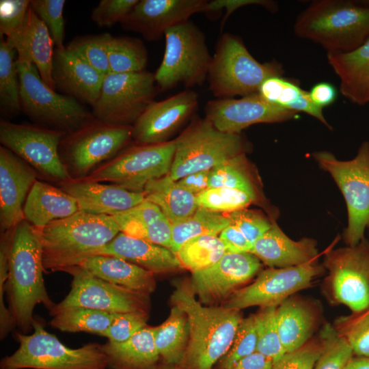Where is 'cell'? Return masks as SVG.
<instances>
[{
    "label": "cell",
    "instance_id": "43",
    "mask_svg": "<svg viewBox=\"0 0 369 369\" xmlns=\"http://www.w3.org/2000/svg\"><path fill=\"white\" fill-rule=\"evenodd\" d=\"M318 338L320 353L313 369H344L355 355L348 341L329 323L323 326Z\"/></svg>",
    "mask_w": 369,
    "mask_h": 369
},
{
    "label": "cell",
    "instance_id": "1",
    "mask_svg": "<svg viewBox=\"0 0 369 369\" xmlns=\"http://www.w3.org/2000/svg\"><path fill=\"white\" fill-rule=\"evenodd\" d=\"M5 284L10 311L15 326L27 333L33 329V312L38 304L50 312L55 303L45 287L40 230L25 219L13 230Z\"/></svg>",
    "mask_w": 369,
    "mask_h": 369
},
{
    "label": "cell",
    "instance_id": "15",
    "mask_svg": "<svg viewBox=\"0 0 369 369\" xmlns=\"http://www.w3.org/2000/svg\"><path fill=\"white\" fill-rule=\"evenodd\" d=\"M66 133L59 130L29 124H16L1 119L0 142L20 157L38 174L57 182L72 178L59 153Z\"/></svg>",
    "mask_w": 369,
    "mask_h": 369
},
{
    "label": "cell",
    "instance_id": "25",
    "mask_svg": "<svg viewBox=\"0 0 369 369\" xmlns=\"http://www.w3.org/2000/svg\"><path fill=\"white\" fill-rule=\"evenodd\" d=\"M272 268L302 265L317 260V242L311 238L294 241L273 221L271 228L253 245L250 251Z\"/></svg>",
    "mask_w": 369,
    "mask_h": 369
},
{
    "label": "cell",
    "instance_id": "12",
    "mask_svg": "<svg viewBox=\"0 0 369 369\" xmlns=\"http://www.w3.org/2000/svg\"><path fill=\"white\" fill-rule=\"evenodd\" d=\"M176 150V140L158 144L128 147L101 165L88 180L108 182L134 192H143L147 184L169 174Z\"/></svg>",
    "mask_w": 369,
    "mask_h": 369
},
{
    "label": "cell",
    "instance_id": "63",
    "mask_svg": "<svg viewBox=\"0 0 369 369\" xmlns=\"http://www.w3.org/2000/svg\"><path fill=\"white\" fill-rule=\"evenodd\" d=\"M362 5L369 7V0H357Z\"/></svg>",
    "mask_w": 369,
    "mask_h": 369
},
{
    "label": "cell",
    "instance_id": "30",
    "mask_svg": "<svg viewBox=\"0 0 369 369\" xmlns=\"http://www.w3.org/2000/svg\"><path fill=\"white\" fill-rule=\"evenodd\" d=\"M78 266L107 282L143 295L148 296L155 289L154 273L118 257L94 255Z\"/></svg>",
    "mask_w": 369,
    "mask_h": 369
},
{
    "label": "cell",
    "instance_id": "45",
    "mask_svg": "<svg viewBox=\"0 0 369 369\" xmlns=\"http://www.w3.org/2000/svg\"><path fill=\"white\" fill-rule=\"evenodd\" d=\"M276 306L265 307L256 314V351L275 364L286 353L280 340L276 321Z\"/></svg>",
    "mask_w": 369,
    "mask_h": 369
},
{
    "label": "cell",
    "instance_id": "24",
    "mask_svg": "<svg viewBox=\"0 0 369 369\" xmlns=\"http://www.w3.org/2000/svg\"><path fill=\"white\" fill-rule=\"evenodd\" d=\"M77 201L79 210L95 215H114L129 210L145 200L143 192L102 184L87 178H70L59 183Z\"/></svg>",
    "mask_w": 369,
    "mask_h": 369
},
{
    "label": "cell",
    "instance_id": "38",
    "mask_svg": "<svg viewBox=\"0 0 369 369\" xmlns=\"http://www.w3.org/2000/svg\"><path fill=\"white\" fill-rule=\"evenodd\" d=\"M230 223L228 216L198 207L189 217L172 223V246L174 254L187 241L199 236H217Z\"/></svg>",
    "mask_w": 369,
    "mask_h": 369
},
{
    "label": "cell",
    "instance_id": "35",
    "mask_svg": "<svg viewBox=\"0 0 369 369\" xmlns=\"http://www.w3.org/2000/svg\"><path fill=\"white\" fill-rule=\"evenodd\" d=\"M144 193L145 200L156 205L172 224L189 217L198 208L196 196L167 175L148 182Z\"/></svg>",
    "mask_w": 369,
    "mask_h": 369
},
{
    "label": "cell",
    "instance_id": "46",
    "mask_svg": "<svg viewBox=\"0 0 369 369\" xmlns=\"http://www.w3.org/2000/svg\"><path fill=\"white\" fill-rule=\"evenodd\" d=\"M111 37L108 33L77 37L66 48L107 75L109 73L108 49Z\"/></svg>",
    "mask_w": 369,
    "mask_h": 369
},
{
    "label": "cell",
    "instance_id": "31",
    "mask_svg": "<svg viewBox=\"0 0 369 369\" xmlns=\"http://www.w3.org/2000/svg\"><path fill=\"white\" fill-rule=\"evenodd\" d=\"M111 217L120 232L171 250L172 224L154 204L144 200L135 207Z\"/></svg>",
    "mask_w": 369,
    "mask_h": 369
},
{
    "label": "cell",
    "instance_id": "8",
    "mask_svg": "<svg viewBox=\"0 0 369 369\" xmlns=\"http://www.w3.org/2000/svg\"><path fill=\"white\" fill-rule=\"evenodd\" d=\"M175 140L174 160L167 174L174 181L245 154L248 146L240 133L220 131L206 118L193 122Z\"/></svg>",
    "mask_w": 369,
    "mask_h": 369
},
{
    "label": "cell",
    "instance_id": "62",
    "mask_svg": "<svg viewBox=\"0 0 369 369\" xmlns=\"http://www.w3.org/2000/svg\"><path fill=\"white\" fill-rule=\"evenodd\" d=\"M154 369H182L180 366L169 365L164 362L158 364Z\"/></svg>",
    "mask_w": 369,
    "mask_h": 369
},
{
    "label": "cell",
    "instance_id": "49",
    "mask_svg": "<svg viewBox=\"0 0 369 369\" xmlns=\"http://www.w3.org/2000/svg\"><path fill=\"white\" fill-rule=\"evenodd\" d=\"M64 0H31L30 7L50 31L55 48L64 47L65 22Z\"/></svg>",
    "mask_w": 369,
    "mask_h": 369
},
{
    "label": "cell",
    "instance_id": "48",
    "mask_svg": "<svg viewBox=\"0 0 369 369\" xmlns=\"http://www.w3.org/2000/svg\"><path fill=\"white\" fill-rule=\"evenodd\" d=\"M256 315L243 318L231 347L220 359L219 369H229L239 359L254 353L257 348Z\"/></svg>",
    "mask_w": 369,
    "mask_h": 369
},
{
    "label": "cell",
    "instance_id": "52",
    "mask_svg": "<svg viewBox=\"0 0 369 369\" xmlns=\"http://www.w3.org/2000/svg\"><path fill=\"white\" fill-rule=\"evenodd\" d=\"M147 312H133L118 314L115 318L100 336L109 341L122 342L147 326Z\"/></svg>",
    "mask_w": 369,
    "mask_h": 369
},
{
    "label": "cell",
    "instance_id": "59",
    "mask_svg": "<svg viewBox=\"0 0 369 369\" xmlns=\"http://www.w3.org/2000/svg\"><path fill=\"white\" fill-rule=\"evenodd\" d=\"M209 172L204 170L192 173L176 180V182L196 196L208 188Z\"/></svg>",
    "mask_w": 369,
    "mask_h": 369
},
{
    "label": "cell",
    "instance_id": "39",
    "mask_svg": "<svg viewBox=\"0 0 369 369\" xmlns=\"http://www.w3.org/2000/svg\"><path fill=\"white\" fill-rule=\"evenodd\" d=\"M109 73L146 70L148 53L143 42L135 38L111 36L108 49Z\"/></svg>",
    "mask_w": 369,
    "mask_h": 369
},
{
    "label": "cell",
    "instance_id": "5",
    "mask_svg": "<svg viewBox=\"0 0 369 369\" xmlns=\"http://www.w3.org/2000/svg\"><path fill=\"white\" fill-rule=\"evenodd\" d=\"M279 63H260L249 52L243 40L231 33L218 40L208 73L209 90L219 98L256 94L268 78L282 76Z\"/></svg>",
    "mask_w": 369,
    "mask_h": 369
},
{
    "label": "cell",
    "instance_id": "10",
    "mask_svg": "<svg viewBox=\"0 0 369 369\" xmlns=\"http://www.w3.org/2000/svg\"><path fill=\"white\" fill-rule=\"evenodd\" d=\"M164 37V55L154 73L158 88L202 85L208 77L213 57L203 32L188 20L169 29Z\"/></svg>",
    "mask_w": 369,
    "mask_h": 369
},
{
    "label": "cell",
    "instance_id": "3",
    "mask_svg": "<svg viewBox=\"0 0 369 369\" xmlns=\"http://www.w3.org/2000/svg\"><path fill=\"white\" fill-rule=\"evenodd\" d=\"M293 31L327 53L350 52L369 38V7L357 0H314L298 15Z\"/></svg>",
    "mask_w": 369,
    "mask_h": 369
},
{
    "label": "cell",
    "instance_id": "41",
    "mask_svg": "<svg viewBox=\"0 0 369 369\" xmlns=\"http://www.w3.org/2000/svg\"><path fill=\"white\" fill-rule=\"evenodd\" d=\"M226 253L219 236L204 235L189 239L175 254L182 267L193 273L212 266Z\"/></svg>",
    "mask_w": 369,
    "mask_h": 369
},
{
    "label": "cell",
    "instance_id": "60",
    "mask_svg": "<svg viewBox=\"0 0 369 369\" xmlns=\"http://www.w3.org/2000/svg\"><path fill=\"white\" fill-rule=\"evenodd\" d=\"M273 362L256 351L236 361L229 369H272Z\"/></svg>",
    "mask_w": 369,
    "mask_h": 369
},
{
    "label": "cell",
    "instance_id": "11",
    "mask_svg": "<svg viewBox=\"0 0 369 369\" xmlns=\"http://www.w3.org/2000/svg\"><path fill=\"white\" fill-rule=\"evenodd\" d=\"M132 126L109 124L95 118L66 133L59 147L72 178H83L115 157L133 139Z\"/></svg>",
    "mask_w": 369,
    "mask_h": 369
},
{
    "label": "cell",
    "instance_id": "47",
    "mask_svg": "<svg viewBox=\"0 0 369 369\" xmlns=\"http://www.w3.org/2000/svg\"><path fill=\"white\" fill-rule=\"evenodd\" d=\"M333 325L348 341L355 355L369 356V306L338 318Z\"/></svg>",
    "mask_w": 369,
    "mask_h": 369
},
{
    "label": "cell",
    "instance_id": "18",
    "mask_svg": "<svg viewBox=\"0 0 369 369\" xmlns=\"http://www.w3.org/2000/svg\"><path fill=\"white\" fill-rule=\"evenodd\" d=\"M261 266V261L251 252L226 253L212 266L192 273L189 285L200 303H216L249 282Z\"/></svg>",
    "mask_w": 369,
    "mask_h": 369
},
{
    "label": "cell",
    "instance_id": "44",
    "mask_svg": "<svg viewBox=\"0 0 369 369\" xmlns=\"http://www.w3.org/2000/svg\"><path fill=\"white\" fill-rule=\"evenodd\" d=\"M258 199L259 197L247 192L225 187L208 188L196 195L198 207L228 213L246 208Z\"/></svg>",
    "mask_w": 369,
    "mask_h": 369
},
{
    "label": "cell",
    "instance_id": "16",
    "mask_svg": "<svg viewBox=\"0 0 369 369\" xmlns=\"http://www.w3.org/2000/svg\"><path fill=\"white\" fill-rule=\"evenodd\" d=\"M325 271L317 260L286 268H272L260 272L251 284L236 290L223 307L240 311L252 306L277 307L297 292L309 288Z\"/></svg>",
    "mask_w": 369,
    "mask_h": 369
},
{
    "label": "cell",
    "instance_id": "26",
    "mask_svg": "<svg viewBox=\"0 0 369 369\" xmlns=\"http://www.w3.org/2000/svg\"><path fill=\"white\" fill-rule=\"evenodd\" d=\"M321 314L316 302L295 295L277 307L278 333L286 353L300 348L312 338L320 325Z\"/></svg>",
    "mask_w": 369,
    "mask_h": 369
},
{
    "label": "cell",
    "instance_id": "13",
    "mask_svg": "<svg viewBox=\"0 0 369 369\" xmlns=\"http://www.w3.org/2000/svg\"><path fill=\"white\" fill-rule=\"evenodd\" d=\"M327 275L324 289L329 299L351 312L369 306V241L329 250L323 264Z\"/></svg>",
    "mask_w": 369,
    "mask_h": 369
},
{
    "label": "cell",
    "instance_id": "51",
    "mask_svg": "<svg viewBox=\"0 0 369 369\" xmlns=\"http://www.w3.org/2000/svg\"><path fill=\"white\" fill-rule=\"evenodd\" d=\"M227 216L230 223L234 225L252 245L271 228L273 222L260 213L247 208L229 213Z\"/></svg>",
    "mask_w": 369,
    "mask_h": 369
},
{
    "label": "cell",
    "instance_id": "40",
    "mask_svg": "<svg viewBox=\"0 0 369 369\" xmlns=\"http://www.w3.org/2000/svg\"><path fill=\"white\" fill-rule=\"evenodd\" d=\"M257 184L245 154L216 166L209 172L208 188H230L259 197Z\"/></svg>",
    "mask_w": 369,
    "mask_h": 369
},
{
    "label": "cell",
    "instance_id": "14",
    "mask_svg": "<svg viewBox=\"0 0 369 369\" xmlns=\"http://www.w3.org/2000/svg\"><path fill=\"white\" fill-rule=\"evenodd\" d=\"M158 88L154 73H109L92 107L94 117L109 124L133 126L153 102Z\"/></svg>",
    "mask_w": 369,
    "mask_h": 369
},
{
    "label": "cell",
    "instance_id": "53",
    "mask_svg": "<svg viewBox=\"0 0 369 369\" xmlns=\"http://www.w3.org/2000/svg\"><path fill=\"white\" fill-rule=\"evenodd\" d=\"M139 0H101L93 9L92 20L100 27H110L121 22Z\"/></svg>",
    "mask_w": 369,
    "mask_h": 369
},
{
    "label": "cell",
    "instance_id": "20",
    "mask_svg": "<svg viewBox=\"0 0 369 369\" xmlns=\"http://www.w3.org/2000/svg\"><path fill=\"white\" fill-rule=\"evenodd\" d=\"M205 0H139L121 22L122 27L146 40H159L170 28L189 20L198 12L207 13Z\"/></svg>",
    "mask_w": 369,
    "mask_h": 369
},
{
    "label": "cell",
    "instance_id": "57",
    "mask_svg": "<svg viewBox=\"0 0 369 369\" xmlns=\"http://www.w3.org/2000/svg\"><path fill=\"white\" fill-rule=\"evenodd\" d=\"M219 237L224 245L226 253L250 252L253 247L247 238L231 223L221 231Z\"/></svg>",
    "mask_w": 369,
    "mask_h": 369
},
{
    "label": "cell",
    "instance_id": "17",
    "mask_svg": "<svg viewBox=\"0 0 369 369\" xmlns=\"http://www.w3.org/2000/svg\"><path fill=\"white\" fill-rule=\"evenodd\" d=\"M62 271L72 277L71 288L50 313L71 306L115 314L147 312L148 296L107 282L78 265L66 268Z\"/></svg>",
    "mask_w": 369,
    "mask_h": 369
},
{
    "label": "cell",
    "instance_id": "19",
    "mask_svg": "<svg viewBox=\"0 0 369 369\" xmlns=\"http://www.w3.org/2000/svg\"><path fill=\"white\" fill-rule=\"evenodd\" d=\"M205 118L220 131L239 134L253 124L290 120L297 113L271 104L256 93L240 98L210 100L205 105Z\"/></svg>",
    "mask_w": 369,
    "mask_h": 369
},
{
    "label": "cell",
    "instance_id": "7",
    "mask_svg": "<svg viewBox=\"0 0 369 369\" xmlns=\"http://www.w3.org/2000/svg\"><path fill=\"white\" fill-rule=\"evenodd\" d=\"M17 54L21 109L31 119L69 133L94 118L82 103L49 87L25 52Z\"/></svg>",
    "mask_w": 369,
    "mask_h": 369
},
{
    "label": "cell",
    "instance_id": "2",
    "mask_svg": "<svg viewBox=\"0 0 369 369\" xmlns=\"http://www.w3.org/2000/svg\"><path fill=\"white\" fill-rule=\"evenodd\" d=\"M171 300L186 314L189 323L188 346L180 367L213 369L232 346L243 319L240 311L204 306L184 284L176 285Z\"/></svg>",
    "mask_w": 369,
    "mask_h": 369
},
{
    "label": "cell",
    "instance_id": "6",
    "mask_svg": "<svg viewBox=\"0 0 369 369\" xmlns=\"http://www.w3.org/2000/svg\"><path fill=\"white\" fill-rule=\"evenodd\" d=\"M30 335L16 333L19 346L0 362V369H105L107 361L101 344L88 343L71 348L34 319Z\"/></svg>",
    "mask_w": 369,
    "mask_h": 369
},
{
    "label": "cell",
    "instance_id": "55",
    "mask_svg": "<svg viewBox=\"0 0 369 369\" xmlns=\"http://www.w3.org/2000/svg\"><path fill=\"white\" fill-rule=\"evenodd\" d=\"M9 251L6 247L0 248V336L4 339L15 326L12 316L5 306L3 299L5 284L8 277Z\"/></svg>",
    "mask_w": 369,
    "mask_h": 369
},
{
    "label": "cell",
    "instance_id": "58",
    "mask_svg": "<svg viewBox=\"0 0 369 369\" xmlns=\"http://www.w3.org/2000/svg\"><path fill=\"white\" fill-rule=\"evenodd\" d=\"M309 94L313 103L323 109L336 100L338 93L333 85L327 82H320L312 86L309 91Z\"/></svg>",
    "mask_w": 369,
    "mask_h": 369
},
{
    "label": "cell",
    "instance_id": "29",
    "mask_svg": "<svg viewBox=\"0 0 369 369\" xmlns=\"http://www.w3.org/2000/svg\"><path fill=\"white\" fill-rule=\"evenodd\" d=\"M79 210L75 199L63 190L36 180L25 202L24 218L38 230Z\"/></svg>",
    "mask_w": 369,
    "mask_h": 369
},
{
    "label": "cell",
    "instance_id": "54",
    "mask_svg": "<svg viewBox=\"0 0 369 369\" xmlns=\"http://www.w3.org/2000/svg\"><path fill=\"white\" fill-rule=\"evenodd\" d=\"M318 337L312 338L300 348L286 353L272 369H313L320 353Z\"/></svg>",
    "mask_w": 369,
    "mask_h": 369
},
{
    "label": "cell",
    "instance_id": "34",
    "mask_svg": "<svg viewBox=\"0 0 369 369\" xmlns=\"http://www.w3.org/2000/svg\"><path fill=\"white\" fill-rule=\"evenodd\" d=\"M258 93L271 104L296 113H305L331 129L324 116L323 109L315 105L309 92L292 80L282 76L269 77L262 83Z\"/></svg>",
    "mask_w": 369,
    "mask_h": 369
},
{
    "label": "cell",
    "instance_id": "37",
    "mask_svg": "<svg viewBox=\"0 0 369 369\" xmlns=\"http://www.w3.org/2000/svg\"><path fill=\"white\" fill-rule=\"evenodd\" d=\"M51 327L61 331L86 332L101 335L113 323L118 314L91 308L71 306L50 313Z\"/></svg>",
    "mask_w": 369,
    "mask_h": 369
},
{
    "label": "cell",
    "instance_id": "36",
    "mask_svg": "<svg viewBox=\"0 0 369 369\" xmlns=\"http://www.w3.org/2000/svg\"><path fill=\"white\" fill-rule=\"evenodd\" d=\"M189 338L187 316L174 305L167 318L156 327L155 333L156 347L163 362L180 366L186 355Z\"/></svg>",
    "mask_w": 369,
    "mask_h": 369
},
{
    "label": "cell",
    "instance_id": "27",
    "mask_svg": "<svg viewBox=\"0 0 369 369\" xmlns=\"http://www.w3.org/2000/svg\"><path fill=\"white\" fill-rule=\"evenodd\" d=\"M109 255L122 258L152 273L179 270L182 267L170 249L120 232L92 255Z\"/></svg>",
    "mask_w": 369,
    "mask_h": 369
},
{
    "label": "cell",
    "instance_id": "23",
    "mask_svg": "<svg viewBox=\"0 0 369 369\" xmlns=\"http://www.w3.org/2000/svg\"><path fill=\"white\" fill-rule=\"evenodd\" d=\"M106 75L68 50L55 48L52 79L56 91L92 107L97 101Z\"/></svg>",
    "mask_w": 369,
    "mask_h": 369
},
{
    "label": "cell",
    "instance_id": "61",
    "mask_svg": "<svg viewBox=\"0 0 369 369\" xmlns=\"http://www.w3.org/2000/svg\"><path fill=\"white\" fill-rule=\"evenodd\" d=\"M344 369H369V356L354 355Z\"/></svg>",
    "mask_w": 369,
    "mask_h": 369
},
{
    "label": "cell",
    "instance_id": "21",
    "mask_svg": "<svg viewBox=\"0 0 369 369\" xmlns=\"http://www.w3.org/2000/svg\"><path fill=\"white\" fill-rule=\"evenodd\" d=\"M197 94L184 90L161 101H153L132 126L137 144L164 143L197 107Z\"/></svg>",
    "mask_w": 369,
    "mask_h": 369
},
{
    "label": "cell",
    "instance_id": "42",
    "mask_svg": "<svg viewBox=\"0 0 369 369\" xmlns=\"http://www.w3.org/2000/svg\"><path fill=\"white\" fill-rule=\"evenodd\" d=\"M16 50L6 39L0 42V104L8 113L22 111L20 83L15 55Z\"/></svg>",
    "mask_w": 369,
    "mask_h": 369
},
{
    "label": "cell",
    "instance_id": "4",
    "mask_svg": "<svg viewBox=\"0 0 369 369\" xmlns=\"http://www.w3.org/2000/svg\"><path fill=\"white\" fill-rule=\"evenodd\" d=\"M39 230L44 273L78 265L120 232L111 216L81 210Z\"/></svg>",
    "mask_w": 369,
    "mask_h": 369
},
{
    "label": "cell",
    "instance_id": "28",
    "mask_svg": "<svg viewBox=\"0 0 369 369\" xmlns=\"http://www.w3.org/2000/svg\"><path fill=\"white\" fill-rule=\"evenodd\" d=\"M327 62L339 77L340 92L351 102H369V38L347 53H327Z\"/></svg>",
    "mask_w": 369,
    "mask_h": 369
},
{
    "label": "cell",
    "instance_id": "50",
    "mask_svg": "<svg viewBox=\"0 0 369 369\" xmlns=\"http://www.w3.org/2000/svg\"><path fill=\"white\" fill-rule=\"evenodd\" d=\"M29 0L0 1V33L6 39L12 40L20 32L28 9Z\"/></svg>",
    "mask_w": 369,
    "mask_h": 369
},
{
    "label": "cell",
    "instance_id": "9",
    "mask_svg": "<svg viewBox=\"0 0 369 369\" xmlns=\"http://www.w3.org/2000/svg\"><path fill=\"white\" fill-rule=\"evenodd\" d=\"M312 156L342 193L348 213L343 239L346 245H355L369 227V141L362 142L351 160H339L326 150L314 152Z\"/></svg>",
    "mask_w": 369,
    "mask_h": 369
},
{
    "label": "cell",
    "instance_id": "33",
    "mask_svg": "<svg viewBox=\"0 0 369 369\" xmlns=\"http://www.w3.org/2000/svg\"><path fill=\"white\" fill-rule=\"evenodd\" d=\"M8 40L16 52L24 51L29 55L43 81L55 90L52 79L55 43L47 27L30 5L20 32L15 39Z\"/></svg>",
    "mask_w": 369,
    "mask_h": 369
},
{
    "label": "cell",
    "instance_id": "32",
    "mask_svg": "<svg viewBox=\"0 0 369 369\" xmlns=\"http://www.w3.org/2000/svg\"><path fill=\"white\" fill-rule=\"evenodd\" d=\"M156 327L143 328L126 341L101 344L107 366L113 369H154L160 358L155 344Z\"/></svg>",
    "mask_w": 369,
    "mask_h": 369
},
{
    "label": "cell",
    "instance_id": "22",
    "mask_svg": "<svg viewBox=\"0 0 369 369\" xmlns=\"http://www.w3.org/2000/svg\"><path fill=\"white\" fill-rule=\"evenodd\" d=\"M38 173L5 147L0 146L1 234L13 230L23 219L27 197Z\"/></svg>",
    "mask_w": 369,
    "mask_h": 369
},
{
    "label": "cell",
    "instance_id": "56",
    "mask_svg": "<svg viewBox=\"0 0 369 369\" xmlns=\"http://www.w3.org/2000/svg\"><path fill=\"white\" fill-rule=\"evenodd\" d=\"M249 5H262L271 12L276 10L277 8L275 3L268 0H213L208 2L207 13L215 12L225 9L226 13L221 23L222 26L233 12L241 7Z\"/></svg>",
    "mask_w": 369,
    "mask_h": 369
}]
</instances>
